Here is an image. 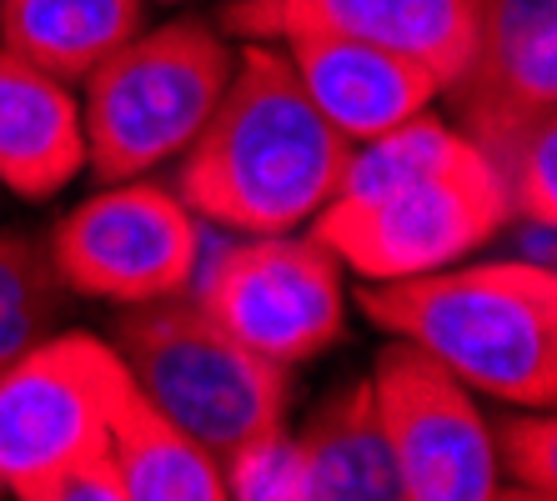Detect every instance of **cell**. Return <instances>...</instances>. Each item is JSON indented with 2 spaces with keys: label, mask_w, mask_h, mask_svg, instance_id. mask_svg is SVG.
Masks as SVG:
<instances>
[{
  "label": "cell",
  "mask_w": 557,
  "mask_h": 501,
  "mask_svg": "<svg viewBox=\"0 0 557 501\" xmlns=\"http://www.w3.org/2000/svg\"><path fill=\"white\" fill-rule=\"evenodd\" d=\"M447 96L487 161L557 121V0H478L472 61Z\"/></svg>",
  "instance_id": "10"
},
{
  "label": "cell",
  "mask_w": 557,
  "mask_h": 501,
  "mask_svg": "<svg viewBox=\"0 0 557 501\" xmlns=\"http://www.w3.org/2000/svg\"><path fill=\"white\" fill-rule=\"evenodd\" d=\"M286 501H403L372 381L357 376L286 431Z\"/></svg>",
  "instance_id": "13"
},
{
  "label": "cell",
  "mask_w": 557,
  "mask_h": 501,
  "mask_svg": "<svg viewBox=\"0 0 557 501\" xmlns=\"http://www.w3.org/2000/svg\"><path fill=\"white\" fill-rule=\"evenodd\" d=\"M507 216V186L478 146L453 166L412 176L392 191L332 196L307 226L362 281H397L482 251Z\"/></svg>",
  "instance_id": "5"
},
{
  "label": "cell",
  "mask_w": 557,
  "mask_h": 501,
  "mask_svg": "<svg viewBox=\"0 0 557 501\" xmlns=\"http://www.w3.org/2000/svg\"><path fill=\"white\" fill-rule=\"evenodd\" d=\"M111 341L51 331L0 372V491L51 501V487L96 451H106L111 401L126 381Z\"/></svg>",
  "instance_id": "6"
},
{
  "label": "cell",
  "mask_w": 557,
  "mask_h": 501,
  "mask_svg": "<svg viewBox=\"0 0 557 501\" xmlns=\"http://www.w3.org/2000/svg\"><path fill=\"white\" fill-rule=\"evenodd\" d=\"M372 401L382 416L403 501H493L503 476L493 426L442 361L412 341H392L372 366Z\"/></svg>",
  "instance_id": "8"
},
{
  "label": "cell",
  "mask_w": 557,
  "mask_h": 501,
  "mask_svg": "<svg viewBox=\"0 0 557 501\" xmlns=\"http://www.w3.org/2000/svg\"><path fill=\"white\" fill-rule=\"evenodd\" d=\"M81 171L86 130L71 86L0 46V186L26 201H46Z\"/></svg>",
  "instance_id": "14"
},
{
  "label": "cell",
  "mask_w": 557,
  "mask_h": 501,
  "mask_svg": "<svg viewBox=\"0 0 557 501\" xmlns=\"http://www.w3.org/2000/svg\"><path fill=\"white\" fill-rule=\"evenodd\" d=\"M111 347L121 351L131 381L151 397V406H161L186 437L201 441L221 472L286 431L292 366L242 347L186 291L126 306Z\"/></svg>",
  "instance_id": "3"
},
{
  "label": "cell",
  "mask_w": 557,
  "mask_h": 501,
  "mask_svg": "<svg viewBox=\"0 0 557 501\" xmlns=\"http://www.w3.org/2000/svg\"><path fill=\"white\" fill-rule=\"evenodd\" d=\"M232 36L207 21H166L111 51L86 86L81 130L96 180H136L191 146L232 80Z\"/></svg>",
  "instance_id": "4"
},
{
  "label": "cell",
  "mask_w": 557,
  "mask_h": 501,
  "mask_svg": "<svg viewBox=\"0 0 557 501\" xmlns=\"http://www.w3.org/2000/svg\"><path fill=\"white\" fill-rule=\"evenodd\" d=\"M507 186V206L537 231L557 226V121H543L518 146H507L493 161Z\"/></svg>",
  "instance_id": "18"
},
{
  "label": "cell",
  "mask_w": 557,
  "mask_h": 501,
  "mask_svg": "<svg viewBox=\"0 0 557 501\" xmlns=\"http://www.w3.org/2000/svg\"><path fill=\"white\" fill-rule=\"evenodd\" d=\"M493 456L497 476H507L512 487L528 497H557V422L553 406H522L518 416H503L493 426Z\"/></svg>",
  "instance_id": "19"
},
{
  "label": "cell",
  "mask_w": 557,
  "mask_h": 501,
  "mask_svg": "<svg viewBox=\"0 0 557 501\" xmlns=\"http://www.w3.org/2000/svg\"><path fill=\"white\" fill-rule=\"evenodd\" d=\"M106 447L121 466L126 501H226L221 462L161 406H151V397L131 376L111 401Z\"/></svg>",
  "instance_id": "15"
},
{
  "label": "cell",
  "mask_w": 557,
  "mask_h": 501,
  "mask_svg": "<svg viewBox=\"0 0 557 501\" xmlns=\"http://www.w3.org/2000/svg\"><path fill=\"white\" fill-rule=\"evenodd\" d=\"M146 26V0H0V46L81 86Z\"/></svg>",
  "instance_id": "16"
},
{
  "label": "cell",
  "mask_w": 557,
  "mask_h": 501,
  "mask_svg": "<svg viewBox=\"0 0 557 501\" xmlns=\"http://www.w3.org/2000/svg\"><path fill=\"white\" fill-rule=\"evenodd\" d=\"M186 296L221 331L276 366L322 356L347 326L342 261L317 236L297 231L226 241L207 266H196Z\"/></svg>",
  "instance_id": "7"
},
{
  "label": "cell",
  "mask_w": 557,
  "mask_h": 501,
  "mask_svg": "<svg viewBox=\"0 0 557 501\" xmlns=\"http://www.w3.org/2000/svg\"><path fill=\"white\" fill-rule=\"evenodd\" d=\"M51 501H126V481H121V466L111 456V447L71 466L51 487Z\"/></svg>",
  "instance_id": "20"
},
{
  "label": "cell",
  "mask_w": 557,
  "mask_h": 501,
  "mask_svg": "<svg viewBox=\"0 0 557 501\" xmlns=\"http://www.w3.org/2000/svg\"><path fill=\"white\" fill-rule=\"evenodd\" d=\"M351 141L311 105L276 40H242L232 80L176 161V196L232 236L297 231L337 196Z\"/></svg>",
  "instance_id": "1"
},
{
  "label": "cell",
  "mask_w": 557,
  "mask_h": 501,
  "mask_svg": "<svg viewBox=\"0 0 557 501\" xmlns=\"http://www.w3.org/2000/svg\"><path fill=\"white\" fill-rule=\"evenodd\" d=\"M55 271L76 296L146 306L182 296L201 266V226L186 201L151 180H111L51 236Z\"/></svg>",
  "instance_id": "9"
},
{
  "label": "cell",
  "mask_w": 557,
  "mask_h": 501,
  "mask_svg": "<svg viewBox=\"0 0 557 501\" xmlns=\"http://www.w3.org/2000/svg\"><path fill=\"white\" fill-rule=\"evenodd\" d=\"M367 322L422 347L467 391L507 406L557 401V276L547 261H478L362 291Z\"/></svg>",
  "instance_id": "2"
},
{
  "label": "cell",
  "mask_w": 557,
  "mask_h": 501,
  "mask_svg": "<svg viewBox=\"0 0 557 501\" xmlns=\"http://www.w3.org/2000/svg\"><path fill=\"white\" fill-rule=\"evenodd\" d=\"M76 291L55 271L51 246L26 231H0V372L71 316Z\"/></svg>",
  "instance_id": "17"
},
{
  "label": "cell",
  "mask_w": 557,
  "mask_h": 501,
  "mask_svg": "<svg viewBox=\"0 0 557 501\" xmlns=\"http://www.w3.org/2000/svg\"><path fill=\"white\" fill-rule=\"evenodd\" d=\"M216 30L232 40L347 36L428 65L442 90L462 80L478 40V0H226Z\"/></svg>",
  "instance_id": "11"
},
{
  "label": "cell",
  "mask_w": 557,
  "mask_h": 501,
  "mask_svg": "<svg viewBox=\"0 0 557 501\" xmlns=\"http://www.w3.org/2000/svg\"><path fill=\"white\" fill-rule=\"evenodd\" d=\"M297 71L301 90L351 146L372 141L382 130L403 126L442 96L437 76L412 55H397L372 40L347 36H292L276 40Z\"/></svg>",
  "instance_id": "12"
},
{
  "label": "cell",
  "mask_w": 557,
  "mask_h": 501,
  "mask_svg": "<svg viewBox=\"0 0 557 501\" xmlns=\"http://www.w3.org/2000/svg\"><path fill=\"white\" fill-rule=\"evenodd\" d=\"M171 5H182V0H171Z\"/></svg>",
  "instance_id": "21"
}]
</instances>
